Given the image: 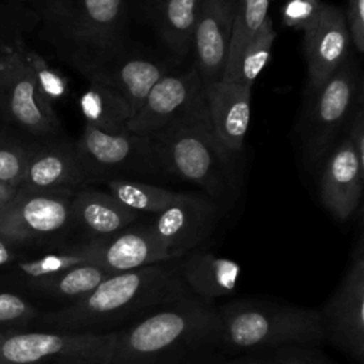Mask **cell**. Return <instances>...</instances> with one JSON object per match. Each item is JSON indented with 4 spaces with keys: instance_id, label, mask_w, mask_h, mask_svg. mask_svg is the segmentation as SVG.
Instances as JSON below:
<instances>
[{
    "instance_id": "obj_26",
    "label": "cell",
    "mask_w": 364,
    "mask_h": 364,
    "mask_svg": "<svg viewBox=\"0 0 364 364\" xmlns=\"http://www.w3.org/2000/svg\"><path fill=\"white\" fill-rule=\"evenodd\" d=\"M108 276L109 273L100 264L90 262L74 266L46 280L33 283L31 286L50 297L74 303L90 294Z\"/></svg>"
},
{
    "instance_id": "obj_13",
    "label": "cell",
    "mask_w": 364,
    "mask_h": 364,
    "mask_svg": "<svg viewBox=\"0 0 364 364\" xmlns=\"http://www.w3.org/2000/svg\"><path fill=\"white\" fill-rule=\"evenodd\" d=\"M219 206L208 196L178 192L175 200L149 223L171 260L198 249L216 228Z\"/></svg>"
},
{
    "instance_id": "obj_25",
    "label": "cell",
    "mask_w": 364,
    "mask_h": 364,
    "mask_svg": "<svg viewBox=\"0 0 364 364\" xmlns=\"http://www.w3.org/2000/svg\"><path fill=\"white\" fill-rule=\"evenodd\" d=\"M100 245L101 239L84 240L74 246L46 253L31 260H24L18 263L20 274L28 282V284H33L40 280H46L48 277L60 274L74 266L90 262L95 263Z\"/></svg>"
},
{
    "instance_id": "obj_33",
    "label": "cell",
    "mask_w": 364,
    "mask_h": 364,
    "mask_svg": "<svg viewBox=\"0 0 364 364\" xmlns=\"http://www.w3.org/2000/svg\"><path fill=\"white\" fill-rule=\"evenodd\" d=\"M38 316V310L21 296L0 291V326L20 327Z\"/></svg>"
},
{
    "instance_id": "obj_32",
    "label": "cell",
    "mask_w": 364,
    "mask_h": 364,
    "mask_svg": "<svg viewBox=\"0 0 364 364\" xmlns=\"http://www.w3.org/2000/svg\"><path fill=\"white\" fill-rule=\"evenodd\" d=\"M26 55H27V60L34 71V75H36V80L38 82L41 92L48 100V102L53 105L54 101L63 98L64 94L67 92L65 78L61 77L54 70H51L46 64V61L41 57H38L37 54L26 50Z\"/></svg>"
},
{
    "instance_id": "obj_24",
    "label": "cell",
    "mask_w": 364,
    "mask_h": 364,
    "mask_svg": "<svg viewBox=\"0 0 364 364\" xmlns=\"http://www.w3.org/2000/svg\"><path fill=\"white\" fill-rule=\"evenodd\" d=\"M80 109L85 124L105 132H127V124L132 114L127 104L108 88L88 82V88L80 97Z\"/></svg>"
},
{
    "instance_id": "obj_40",
    "label": "cell",
    "mask_w": 364,
    "mask_h": 364,
    "mask_svg": "<svg viewBox=\"0 0 364 364\" xmlns=\"http://www.w3.org/2000/svg\"><path fill=\"white\" fill-rule=\"evenodd\" d=\"M220 364H264L257 360H239V361H228V363H220Z\"/></svg>"
},
{
    "instance_id": "obj_15",
    "label": "cell",
    "mask_w": 364,
    "mask_h": 364,
    "mask_svg": "<svg viewBox=\"0 0 364 364\" xmlns=\"http://www.w3.org/2000/svg\"><path fill=\"white\" fill-rule=\"evenodd\" d=\"M235 0H199L192 34L195 64L203 88L223 77L233 28Z\"/></svg>"
},
{
    "instance_id": "obj_1",
    "label": "cell",
    "mask_w": 364,
    "mask_h": 364,
    "mask_svg": "<svg viewBox=\"0 0 364 364\" xmlns=\"http://www.w3.org/2000/svg\"><path fill=\"white\" fill-rule=\"evenodd\" d=\"M191 296L176 260L109 274L85 297L41 314L50 330L77 333H111L144 317L149 311Z\"/></svg>"
},
{
    "instance_id": "obj_35",
    "label": "cell",
    "mask_w": 364,
    "mask_h": 364,
    "mask_svg": "<svg viewBox=\"0 0 364 364\" xmlns=\"http://www.w3.org/2000/svg\"><path fill=\"white\" fill-rule=\"evenodd\" d=\"M277 364H333L328 363L320 354L306 348V347H287L284 348L276 360Z\"/></svg>"
},
{
    "instance_id": "obj_7",
    "label": "cell",
    "mask_w": 364,
    "mask_h": 364,
    "mask_svg": "<svg viewBox=\"0 0 364 364\" xmlns=\"http://www.w3.org/2000/svg\"><path fill=\"white\" fill-rule=\"evenodd\" d=\"M88 82L102 85L117 94L132 117L141 108L152 85L166 74V65L119 43L84 47L61 54Z\"/></svg>"
},
{
    "instance_id": "obj_37",
    "label": "cell",
    "mask_w": 364,
    "mask_h": 364,
    "mask_svg": "<svg viewBox=\"0 0 364 364\" xmlns=\"http://www.w3.org/2000/svg\"><path fill=\"white\" fill-rule=\"evenodd\" d=\"M18 186L14 183L0 182V209L16 195Z\"/></svg>"
},
{
    "instance_id": "obj_11",
    "label": "cell",
    "mask_w": 364,
    "mask_h": 364,
    "mask_svg": "<svg viewBox=\"0 0 364 364\" xmlns=\"http://www.w3.org/2000/svg\"><path fill=\"white\" fill-rule=\"evenodd\" d=\"M324 340L355 360L364 361V237L363 230L350 263L331 297L320 310Z\"/></svg>"
},
{
    "instance_id": "obj_12",
    "label": "cell",
    "mask_w": 364,
    "mask_h": 364,
    "mask_svg": "<svg viewBox=\"0 0 364 364\" xmlns=\"http://www.w3.org/2000/svg\"><path fill=\"white\" fill-rule=\"evenodd\" d=\"M71 191L17 189L0 209V239L9 245L48 239L71 225Z\"/></svg>"
},
{
    "instance_id": "obj_19",
    "label": "cell",
    "mask_w": 364,
    "mask_h": 364,
    "mask_svg": "<svg viewBox=\"0 0 364 364\" xmlns=\"http://www.w3.org/2000/svg\"><path fill=\"white\" fill-rule=\"evenodd\" d=\"M168 260H171V257L154 233L151 225L132 223L101 239L95 263L109 274H115Z\"/></svg>"
},
{
    "instance_id": "obj_8",
    "label": "cell",
    "mask_w": 364,
    "mask_h": 364,
    "mask_svg": "<svg viewBox=\"0 0 364 364\" xmlns=\"http://www.w3.org/2000/svg\"><path fill=\"white\" fill-rule=\"evenodd\" d=\"M115 333L7 331L0 364H109Z\"/></svg>"
},
{
    "instance_id": "obj_21",
    "label": "cell",
    "mask_w": 364,
    "mask_h": 364,
    "mask_svg": "<svg viewBox=\"0 0 364 364\" xmlns=\"http://www.w3.org/2000/svg\"><path fill=\"white\" fill-rule=\"evenodd\" d=\"M138 218L139 213L98 189H78L71 199V223L87 235V240L108 237L135 223Z\"/></svg>"
},
{
    "instance_id": "obj_22",
    "label": "cell",
    "mask_w": 364,
    "mask_h": 364,
    "mask_svg": "<svg viewBox=\"0 0 364 364\" xmlns=\"http://www.w3.org/2000/svg\"><path fill=\"white\" fill-rule=\"evenodd\" d=\"M179 273L189 289L200 300L210 303L230 294L239 282L240 266L228 257L205 250H193L178 259Z\"/></svg>"
},
{
    "instance_id": "obj_23",
    "label": "cell",
    "mask_w": 364,
    "mask_h": 364,
    "mask_svg": "<svg viewBox=\"0 0 364 364\" xmlns=\"http://www.w3.org/2000/svg\"><path fill=\"white\" fill-rule=\"evenodd\" d=\"M158 31L172 53L185 57L192 47L199 0H158Z\"/></svg>"
},
{
    "instance_id": "obj_18",
    "label": "cell",
    "mask_w": 364,
    "mask_h": 364,
    "mask_svg": "<svg viewBox=\"0 0 364 364\" xmlns=\"http://www.w3.org/2000/svg\"><path fill=\"white\" fill-rule=\"evenodd\" d=\"M85 182L87 176L74 144L53 142L33 148L20 178L18 189L75 192Z\"/></svg>"
},
{
    "instance_id": "obj_28",
    "label": "cell",
    "mask_w": 364,
    "mask_h": 364,
    "mask_svg": "<svg viewBox=\"0 0 364 364\" xmlns=\"http://www.w3.org/2000/svg\"><path fill=\"white\" fill-rule=\"evenodd\" d=\"M272 0H235L233 28L226 68L220 81H230L243 46L267 17Z\"/></svg>"
},
{
    "instance_id": "obj_14",
    "label": "cell",
    "mask_w": 364,
    "mask_h": 364,
    "mask_svg": "<svg viewBox=\"0 0 364 364\" xmlns=\"http://www.w3.org/2000/svg\"><path fill=\"white\" fill-rule=\"evenodd\" d=\"M205 101V88L195 67L179 74H164L149 90L127 129L152 135Z\"/></svg>"
},
{
    "instance_id": "obj_31",
    "label": "cell",
    "mask_w": 364,
    "mask_h": 364,
    "mask_svg": "<svg viewBox=\"0 0 364 364\" xmlns=\"http://www.w3.org/2000/svg\"><path fill=\"white\" fill-rule=\"evenodd\" d=\"M324 4L321 0H286L282 7L283 24L307 31L318 18Z\"/></svg>"
},
{
    "instance_id": "obj_36",
    "label": "cell",
    "mask_w": 364,
    "mask_h": 364,
    "mask_svg": "<svg viewBox=\"0 0 364 364\" xmlns=\"http://www.w3.org/2000/svg\"><path fill=\"white\" fill-rule=\"evenodd\" d=\"M358 158V161L364 165V114L361 105L357 107L355 112L350 119L348 134L346 135Z\"/></svg>"
},
{
    "instance_id": "obj_9",
    "label": "cell",
    "mask_w": 364,
    "mask_h": 364,
    "mask_svg": "<svg viewBox=\"0 0 364 364\" xmlns=\"http://www.w3.org/2000/svg\"><path fill=\"white\" fill-rule=\"evenodd\" d=\"M0 118L36 136H50L58 128L53 105L18 43L0 54Z\"/></svg>"
},
{
    "instance_id": "obj_43",
    "label": "cell",
    "mask_w": 364,
    "mask_h": 364,
    "mask_svg": "<svg viewBox=\"0 0 364 364\" xmlns=\"http://www.w3.org/2000/svg\"><path fill=\"white\" fill-rule=\"evenodd\" d=\"M274 364H277V363H274Z\"/></svg>"
},
{
    "instance_id": "obj_34",
    "label": "cell",
    "mask_w": 364,
    "mask_h": 364,
    "mask_svg": "<svg viewBox=\"0 0 364 364\" xmlns=\"http://www.w3.org/2000/svg\"><path fill=\"white\" fill-rule=\"evenodd\" d=\"M350 40L357 53L364 51V0H348L344 13Z\"/></svg>"
},
{
    "instance_id": "obj_38",
    "label": "cell",
    "mask_w": 364,
    "mask_h": 364,
    "mask_svg": "<svg viewBox=\"0 0 364 364\" xmlns=\"http://www.w3.org/2000/svg\"><path fill=\"white\" fill-rule=\"evenodd\" d=\"M16 44H17V40L11 38V36L6 33V28H0V54Z\"/></svg>"
},
{
    "instance_id": "obj_5",
    "label": "cell",
    "mask_w": 364,
    "mask_h": 364,
    "mask_svg": "<svg viewBox=\"0 0 364 364\" xmlns=\"http://www.w3.org/2000/svg\"><path fill=\"white\" fill-rule=\"evenodd\" d=\"M36 11L60 54L125 40L127 0H36Z\"/></svg>"
},
{
    "instance_id": "obj_3",
    "label": "cell",
    "mask_w": 364,
    "mask_h": 364,
    "mask_svg": "<svg viewBox=\"0 0 364 364\" xmlns=\"http://www.w3.org/2000/svg\"><path fill=\"white\" fill-rule=\"evenodd\" d=\"M162 168L199 185L216 205L235 189V162L215 135L206 100L188 114L151 135Z\"/></svg>"
},
{
    "instance_id": "obj_6",
    "label": "cell",
    "mask_w": 364,
    "mask_h": 364,
    "mask_svg": "<svg viewBox=\"0 0 364 364\" xmlns=\"http://www.w3.org/2000/svg\"><path fill=\"white\" fill-rule=\"evenodd\" d=\"M360 100V70L350 54L320 87L307 92V107L299 128L307 165H314L326 156L340 131L351 119Z\"/></svg>"
},
{
    "instance_id": "obj_30",
    "label": "cell",
    "mask_w": 364,
    "mask_h": 364,
    "mask_svg": "<svg viewBox=\"0 0 364 364\" xmlns=\"http://www.w3.org/2000/svg\"><path fill=\"white\" fill-rule=\"evenodd\" d=\"M33 148L13 141L0 142V182L18 186Z\"/></svg>"
},
{
    "instance_id": "obj_4",
    "label": "cell",
    "mask_w": 364,
    "mask_h": 364,
    "mask_svg": "<svg viewBox=\"0 0 364 364\" xmlns=\"http://www.w3.org/2000/svg\"><path fill=\"white\" fill-rule=\"evenodd\" d=\"M219 346L232 353L279 347H310L324 340L320 310L256 300H237L218 309Z\"/></svg>"
},
{
    "instance_id": "obj_2",
    "label": "cell",
    "mask_w": 364,
    "mask_h": 364,
    "mask_svg": "<svg viewBox=\"0 0 364 364\" xmlns=\"http://www.w3.org/2000/svg\"><path fill=\"white\" fill-rule=\"evenodd\" d=\"M219 341L218 309L191 294L118 330L109 364H189Z\"/></svg>"
},
{
    "instance_id": "obj_16",
    "label": "cell",
    "mask_w": 364,
    "mask_h": 364,
    "mask_svg": "<svg viewBox=\"0 0 364 364\" xmlns=\"http://www.w3.org/2000/svg\"><path fill=\"white\" fill-rule=\"evenodd\" d=\"M350 34L344 11L324 4L316 23L304 31L307 92L320 87L350 55Z\"/></svg>"
},
{
    "instance_id": "obj_39",
    "label": "cell",
    "mask_w": 364,
    "mask_h": 364,
    "mask_svg": "<svg viewBox=\"0 0 364 364\" xmlns=\"http://www.w3.org/2000/svg\"><path fill=\"white\" fill-rule=\"evenodd\" d=\"M13 259V252L10 249V245L0 239V266L9 263Z\"/></svg>"
},
{
    "instance_id": "obj_17",
    "label": "cell",
    "mask_w": 364,
    "mask_h": 364,
    "mask_svg": "<svg viewBox=\"0 0 364 364\" xmlns=\"http://www.w3.org/2000/svg\"><path fill=\"white\" fill-rule=\"evenodd\" d=\"M364 165L344 136L327 156L321 178L320 198L324 208L338 220H347L358 208L363 193Z\"/></svg>"
},
{
    "instance_id": "obj_27",
    "label": "cell",
    "mask_w": 364,
    "mask_h": 364,
    "mask_svg": "<svg viewBox=\"0 0 364 364\" xmlns=\"http://www.w3.org/2000/svg\"><path fill=\"white\" fill-rule=\"evenodd\" d=\"M105 182L108 193L136 213L156 215L169 206L178 195L171 189L127 178H115Z\"/></svg>"
},
{
    "instance_id": "obj_42",
    "label": "cell",
    "mask_w": 364,
    "mask_h": 364,
    "mask_svg": "<svg viewBox=\"0 0 364 364\" xmlns=\"http://www.w3.org/2000/svg\"><path fill=\"white\" fill-rule=\"evenodd\" d=\"M154 1H155V3H156V1H158V0H154Z\"/></svg>"
},
{
    "instance_id": "obj_41",
    "label": "cell",
    "mask_w": 364,
    "mask_h": 364,
    "mask_svg": "<svg viewBox=\"0 0 364 364\" xmlns=\"http://www.w3.org/2000/svg\"><path fill=\"white\" fill-rule=\"evenodd\" d=\"M7 331H11V330H6V331H3V330H0V341L4 338V336H6V333Z\"/></svg>"
},
{
    "instance_id": "obj_29",
    "label": "cell",
    "mask_w": 364,
    "mask_h": 364,
    "mask_svg": "<svg viewBox=\"0 0 364 364\" xmlns=\"http://www.w3.org/2000/svg\"><path fill=\"white\" fill-rule=\"evenodd\" d=\"M276 33L273 30V24L270 17L267 16L262 26L253 33L249 41L243 46L233 75L230 81H236L245 85H253L256 77L262 73L264 65L267 64L272 53V46L274 41Z\"/></svg>"
},
{
    "instance_id": "obj_20",
    "label": "cell",
    "mask_w": 364,
    "mask_h": 364,
    "mask_svg": "<svg viewBox=\"0 0 364 364\" xmlns=\"http://www.w3.org/2000/svg\"><path fill=\"white\" fill-rule=\"evenodd\" d=\"M252 87L236 81H219L205 88L208 115L218 139L239 154L250 121Z\"/></svg>"
},
{
    "instance_id": "obj_10",
    "label": "cell",
    "mask_w": 364,
    "mask_h": 364,
    "mask_svg": "<svg viewBox=\"0 0 364 364\" xmlns=\"http://www.w3.org/2000/svg\"><path fill=\"white\" fill-rule=\"evenodd\" d=\"M87 181L115 179L125 173H151L162 168L151 135L105 132L85 124L74 144Z\"/></svg>"
}]
</instances>
